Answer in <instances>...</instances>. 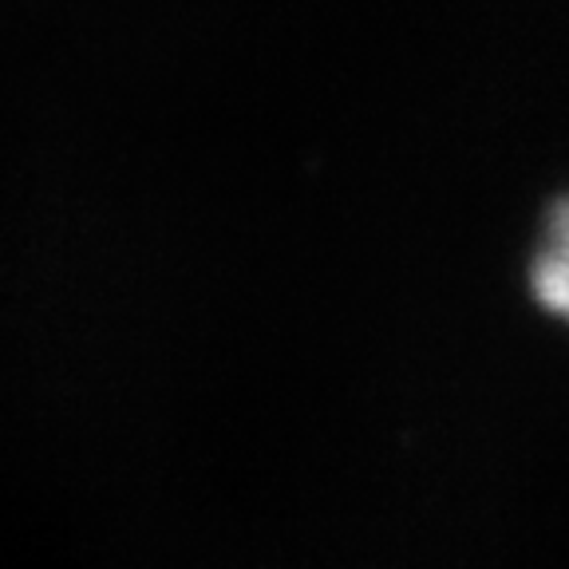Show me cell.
Listing matches in <instances>:
<instances>
[{
  "mask_svg": "<svg viewBox=\"0 0 569 569\" xmlns=\"http://www.w3.org/2000/svg\"><path fill=\"white\" fill-rule=\"evenodd\" d=\"M533 297L569 320V198H561L546 218L542 246L533 258Z\"/></svg>",
  "mask_w": 569,
  "mask_h": 569,
  "instance_id": "cell-1",
  "label": "cell"
}]
</instances>
